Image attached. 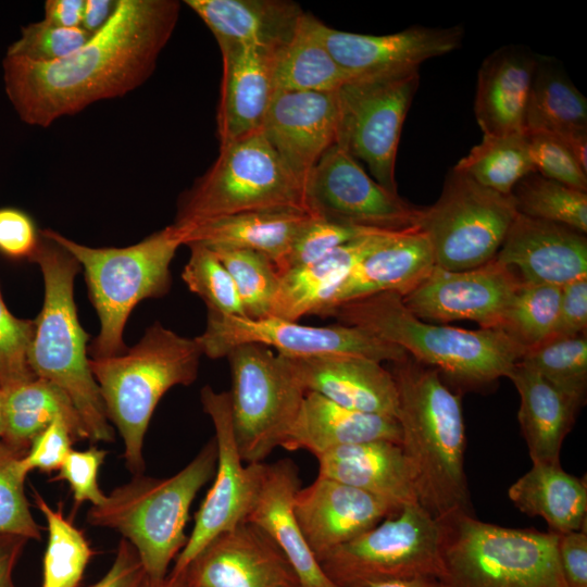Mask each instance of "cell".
<instances>
[{"label":"cell","instance_id":"obj_1","mask_svg":"<svg viewBox=\"0 0 587 587\" xmlns=\"http://www.w3.org/2000/svg\"><path fill=\"white\" fill-rule=\"evenodd\" d=\"M176 0H117L105 25L73 53L39 63L4 55L5 95L20 120L49 127L141 86L177 24Z\"/></svg>","mask_w":587,"mask_h":587},{"label":"cell","instance_id":"obj_2","mask_svg":"<svg viewBox=\"0 0 587 587\" xmlns=\"http://www.w3.org/2000/svg\"><path fill=\"white\" fill-rule=\"evenodd\" d=\"M390 373L398 391L400 445L413 474L419 504L436 520L457 511L472 513L460 396L444 384L436 369L409 354L394 362Z\"/></svg>","mask_w":587,"mask_h":587},{"label":"cell","instance_id":"obj_3","mask_svg":"<svg viewBox=\"0 0 587 587\" xmlns=\"http://www.w3.org/2000/svg\"><path fill=\"white\" fill-rule=\"evenodd\" d=\"M332 316L401 347L415 361L469 388L507 377L526 351L502 328L469 330L427 323L411 313L395 292L344 303Z\"/></svg>","mask_w":587,"mask_h":587},{"label":"cell","instance_id":"obj_4","mask_svg":"<svg viewBox=\"0 0 587 587\" xmlns=\"http://www.w3.org/2000/svg\"><path fill=\"white\" fill-rule=\"evenodd\" d=\"M29 260L41 270L45 298L41 311L34 320L28 365L36 377L53 383L67 395L88 432L89 440L112 442L114 429L89 366V335L79 323L74 299V280L80 265L41 230Z\"/></svg>","mask_w":587,"mask_h":587},{"label":"cell","instance_id":"obj_5","mask_svg":"<svg viewBox=\"0 0 587 587\" xmlns=\"http://www.w3.org/2000/svg\"><path fill=\"white\" fill-rule=\"evenodd\" d=\"M201 355L196 338L155 322L123 353L89 358L108 420L122 437L123 458L134 475L143 474L145 436L159 401L174 386L197 379Z\"/></svg>","mask_w":587,"mask_h":587},{"label":"cell","instance_id":"obj_6","mask_svg":"<svg viewBox=\"0 0 587 587\" xmlns=\"http://www.w3.org/2000/svg\"><path fill=\"white\" fill-rule=\"evenodd\" d=\"M216 459L212 438L176 474L166 478L135 475L113 489L102 504L89 509L87 522L120 533L135 548L149 578L161 582L187 542L190 507L214 476Z\"/></svg>","mask_w":587,"mask_h":587},{"label":"cell","instance_id":"obj_7","mask_svg":"<svg viewBox=\"0 0 587 587\" xmlns=\"http://www.w3.org/2000/svg\"><path fill=\"white\" fill-rule=\"evenodd\" d=\"M41 233L68 251L84 270L90 302L100 323L99 333L88 348L90 358L126 351L123 333L133 309L140 301L163 297L171 289V263L183 245L178 228L171 224L123 248H92L52 229Z\"/></svg>","mask_w":587,"mask_h":587},{"label":"cell","instance_id":"obj_8","mask_svg":"<svg viewBox=\"0 0 587 587\" xmlns=\"http://www.w3.org/2000/svg\"><path fill=\"white\" fill-rule=\"evenodd\" d=\"M438 521L445 587H566L557 533L502 527L463 511Z\"/></svg>","mask_w":587,"mask_h":587},{"label":"cell","instance_id":"obj_9","mask_svg":"<svg viewBox=\"0 0 587 587\" xmlns=\"http://www.w3.org/2000/svg\"><path fill=\"white\" fill-rule=\"evenodd\" d=\"M282 209L309 212L304 188L260 132L220 147L211 167L180 195L173 224L186 227L242 212Z\"/></svg>","mask_w":587,"mask_h":587},{"label":"cell","instance_id":"obj_10","mask_svg":"<svg viewBox=\"0 0 587 587\" xmlns=\"http://www.w3.org/2000/svg\"><path fill=\"white\" fill-rule=\"evenodd\" d=\"M320 564L339 587H371L414 578H441V527L419 503L402 507L327 553Z\"/></svg>","mask_w":587,"mask_h":587},{"label":"cell","instance_id":"obj_11","mask_svg":"<svg viewBox=\"0 0 587 587\" xmlns=\"http://www.w3.org/2000/svg\"><path fill=\"white\" fill-rule=\"evenodd\" d=\"M226 358L232 377V426L239 454L247 464L264 462L282 447L305 391L283 358L268 347L243 344Z\"/></svg>","mask_w":587,"mask_h":587},{"label":"cell","instance_id":"obj_12","mask_svg":"<svg viewBox=\"0 0 587 587\" xmlns=\"http://www.w3.org/2000/svg\"><path fill=\"white\" fill-rule=\"evenodd\" d=\"M516 214L512 195L452 168L437 201L422 208L417 228L429 240L436 266L463 271L496 257Z\"/></svg>","mask_w":587,"mask_h":587},{"label":"cell","instance_id":"obj_13","mask_svg":"<svg viewBox=\"0 0 587 587\" xmlns=\"http://www.w3.org/2000/svg\"><path fill=\"white\" fill-rule=\"evenodd\" d=\"M419 68L358 77L337 90L336 143L363 161L374 178L398 193L396 157L402 125L419 88Z\"/></svg>","mask_w":587,"mask_h":587},{"label":"cell","instance_id":"obj_14","mask_svg":"<svg viewBox=\"0 0 587 587\" xmlns=\"http://www.w3.org/2000/svg\"><path fill=\"white\" fill-rule=\"evenodd\" d=\"M195 338L202 354L211 359L226 357L243 344L273 347L277 354L288 358L351 354L394 363L408 355L401 347L357 326H309L275 316L255 320L207 315L203 333Z\"/></svg>","mask_w":587,"mask_h":587},{"label":"cell","instance_id":"obj_15","mask_svg":"<svg viewBox=\"0 0 587 587\" xmlns=\"http://www.w3.org/2000/svg\"><path fill=\"white\" fill-rule=\"evenodd\" d=\"M304 195L312 215L375 230L417 228L422 212L421 207L387 190L369 176L358 160L337 143L312 170Z\"/></svg>","mask_w":587,"mask_h":587},{"label":"cell","instance_id":"obj_16","mask_svg":"<svg viewBox=\"0 0 587 587\" xmlns=\"http://www.w3.org/2000/svg\"><path fill=\"white\" fill-rule=\"evenodd\" d=\"M200 400L214 427L216 467L214 482L195 515L192 530L170 572L174 576L215 537L247 521L262 463L243 465L232 426L228 391L204 386Z\"/></svg>","mask_w":587,"mask_h":587},{"label":"cell","instance_id":"obj_17","mask_svg":"<svg viewBox=\"0 0 587 587\" xmlns=\"http://www.w3.org/2000/svg\"><path fill=\"white\" fill-rule=\"evenodd\" d=\"M522 282L495 258L484 265L448 271L434 266L403 304L423 321H472L480 328H500Z\"/></svg>","mask_w":587,"mask_h":587},{"label":"cell","instance_id":"obj_18","mask_svg":"<svg viewBox=\"0 0 587 587\" xmlns=\"http://www.w3.org/2000/svg\"><path fill=\"white\" fill-rule=\"evenodd\" d=\"M176 576L184 587H301L276 542L248 521L215 537Z\"/></svg>","mask_w":587,"mask_h":587},{"label":"cell","instance_id":"obj_19","mask_svg":"<svg viewBox=\"0 0 587 587\" xmlns=\"http://www.w3.org/2000/svg\"><path fill=\"white\" fill-rule=\"evenodd\" d=\"M320 33L334 60L351 79L419 68L422 62L458 49L464 36L461 25H415L394 34L366 35L335 29L323 22Z\"/></svg>","mask_w":587,"mask_h":587},{"label":"cell","instance_id":"obj_20","mask_svg":"<svg viewBox=\"0 0 587 587\" xmlns=\"http://www.w3.org/2000/svg\"><path fill=\"white\" fill-rule=\"evenodd\" d=\"M338 118L337 90H276L261 132L304 188L320 159L336 145Z\"/></svg>","mask_w":587,"mask_h":587},{"label":"cell","instance_id":"obj_21","mask_svg":"<svg viewBox=\"0 0 587 587\" xmlns=\"http://www.w3.org/2000/svg\"><path fill=\"white\" fill-rule=\"evenodd\" d=\"M399 510L382 498L321 475L299 488L294 499L300 529L319 561Z\"/></svg>","mask_w":587,"mask_h":587},{"label":"cell","instance_id":"obj_22","mask_svg":"<svg viewBox=\"0 0 587 587\" xmlns=\"http://www.w3.org/2000/svg\"><path fill=\"white\" fill-rule=\"evenodd\" d=\"M495 259L524 284L563 287L587 276V237L570 226L517 213Z\"/></svg>","mask_w":587,"mask_h":587},{"label":"cell","instance_id":"obj_23","mask_svg":"<svg viewBox=\"0 0 587 587\" xmlns=\"http://www.w3.org/2000/svg\"><path fill=\"white\" fill-rule=\"evenodd\" d=\"M280 357L305 392H316L351 410L397 419V386L380 362L351 354Z\"/></svg>","mask_w":587,"mask_h":587},{"label":"cell","instance_id":"obj_24","mask_svg":"<svg viewBox=\"0 0 587 587\" xmlns=\"http://www.w3.org/2000/svg\"><path fill=\"white\" fill-rule=\"evenodd\" d=\"M299 486L298 467L292 460L262 462L247 521L276 542L297 573L301 587H339L323 571L296 519L294 499Z\"/></svg>","mask_w":587,"mask_h":587},{"label":"cell","instance_id":"obj_25","mask_svg":"<svg viewBox=\"0 0 587 587\" xmlns=\"http://www.w3.org/2000/svg\"><path fill=\"white\" fill-rule=\"evenodd\" d=\"M222 80L216 113L220 147L262 130L275 92L272 54L242 45H221Z\"/></svg>","mask_w":587,"mask_h":587},{"label":"cell","instance_id":"obj_26","mask_svg":"<svg viewBox=\"0 0 587 587\" xmlns=\"http://www.w3.org/2000/svg\"><path fill=\"white\" fill-rule=\"evenodd\" d=\"M435 266L432 246L419 228L394 233L357 263L333 296L327 315L344 303L383 292L403 297Z\"/></svg>","mask_w":587,"mask_h":587},{"label":"cell","instance_id":"obj_27","mask_svg":"<svg viewBox=\"0 0 587 587\" xmlns=\"http://www.w3.org/2000/svg\"><path fill=\"white\" fill-rule=\"evenodd\" d=\"M221 45H242L276 53L295 35L304 15L287 0H186Z\"/></svg>","mask_w":587,"mask_h":587},{"label":"cell","instance_id":"obj_28","mask_svg":"<svg viewBox=\"0 0 587 587\" xmlns=\"http://www.w3.org/2000/svg\"><path fill=\"white\" fill-rule=\"evenodd\" d=\"M537 55L521 46H505L489 54L477 74L474 103L484 135L525 130L526 110Z\"/></svg>","mask_w":587,"mask_h":587},{"label":"cell","instance_id":"obj_29","mask_svg":"<svg viewBox=\"0 0 587 587\" xmlns=\"http://www.w3.org/2000/svg\"><path fill=\"white\" fill-rule=\"evenodd\" d=\"M319 475L382 498L398 509L419 503L400 444L376 440L341 446L317 457Z\"/></svg>","mask_w":587,"mask_h":587},{"label":"cell","instance_id":"obj_30","mask_svg":"<svg viewBox=\"0 0 587 587\" xmlns=\"http://www.w3.org/2000/svg\"><path fill=\"white\" fill-rule=\"evenodd\" d=\"M394 233L366 234L312 264L278 273L279 285L270 316L294 322L311 314L326 317L333 296L352 267Z\"/></svg>","mask_w":587,"mask_h":587},{"label":"cell","instance_id":"obj_31","mask_svg":"<svg viewBox=\"0 0 587 587\" xmlns=\"http://www.w3.org/2000/svg\"><path fill=\"white\" fill-rule=\"evenodd\" d=\"M376 440L400 444L396 417L351 410L307 391L282 448L317 457L337 447Z\"/></svg>","mask_w":587,"mask_h":587},{"label":"cell","instance_id":"obj_32","mask_svg":"<svg viewBox=\"0 0 587 587\" xmlns=\"http://www.w3.org/2000/svg\"><path fill=\"white\" fill-rule=\"evenodd\" d=\"M312 214L282 209L260 210L221 216L178 227L183 245L214 249L250 250L267 257L277 267L297 234Z\"/></svg>","mask_w":587,"mask_h":587},{"label":"cell","instance_id":"obj_33","mask_svg":"<svg viewBox=\"0 0 587 587\" xmlns=\"http://www.w3.org/2000/svg\"><path fill=\"white\" fill-rule=\"evenodd\" d=\"M507 377L520 395L517 419L532 462L560 463L561 446L580 407L520 362Z\"/></svg>","mask_w":587,"mask_h":587},{"label":"cell","instance_id":"obj_34","mask_svg":"<svg viewBox=\"0 0 587 587\" xmlns=\"http://www.w3.org/2000/svg\"><path fill=\"white\" fill-rule=\"evenodd\" d=\"M508 496L521 512L542 517L550 532H586V484L566 473L560 463L533 462L530 470L510 486Z\"/></svg>","mask_w":587,"mask_h":587},{"label":"cell","instance_id":"obj_35","mask_svg":"<svg viewBox=\"0 0 587 587\" xmlns=\"http://www.w3.org/2000/svg\"><path fill=\"white\" fill-rule=\"evenodd\" d=\"M320 24V20L304 13L289 42L273 54L275 91L329 92L351 79L323 42Z\"/></svg>","mask_w":587,"mask_h":587},{"label":"cell","instance_id":"obj_36","mask_svg":"<svg viewBox=\"0 0 587 587\" xmlns=\"http://www.w3.org/2000/svg\"><path fill=\"white\" fill-rule=\"evenodd\" d=\"M5 391L2 441L25 452L34 438L55 419H64L75 441L89 440L88 432L67 395L53 383L36 377ZM25 454V453H24Z\"/></svg>","mask_w":587,"mask_h":587},{"label":"cell","instance_id":"obj_37","mask_svg":"<svg viewBox=\"0 0 587 587\" xmlns=\"http://www.w3.org/2000/svg\"><path fill=\"white\" fill-rule=\"evenodd\" d=\"M525 130L547 133L559 139L587 132V100L552 58L537 57Z\"/></svg>","mask_w":587,"mask_h":587},{"label":"cell","instance_id":"obj_38","mask_svg":"<svg viewBox=\"0 0 587 587\" xmlns=\"http://www.w3.org/2000/svg\"><path fill=\"white\" fill-rule=\"evenodd\" d=\"M453 168L502 195H511L524 176L536 172L526 132L484 135Z\"/></svg>","mask_w":587,"mask_h":587},{"label":"cell","instance_id":"obj_39","mask_svg":"<svg viewBox=\"0 0 587 587\" xmlns=\"http://www.w3.org/2000/svg\"><path fill=\"white\" fill-rule=\"evenodd\" d=\"M35 502L47 522L48 540L42 561L41 587H78L92 550L84 533L35 492Z\"/></svg>","mask_w":587,"mask_h":587},{"label":"cell","instance_id":"obj_40","mask_svg":"<svg viewBox=\"0 0 587 587\" xmlns=\"http://www.w3.org/2000/svg\"><path fill=\"white\" fill-rule=\"evenodd\" d=\"M511 195L517 213L587 233V192L532 172L514 186Z\"/></svg>","mask_w":587,"mask_h":587},{"label":"cell","instance_id":"obj_41","mask_svg":"<svg viewBox=\"0 0 587 587\" xmlns=\"http://www.w3.org/2000/svg\"><path fill=\"white\" fill-rule=\"evenodd\" d=\"M579 407L587 392V336L552 337L529 348L519 361Z\"/></svg>","mask_w":587,"mask_h":587},{"label":"cell","instance_id":"obj_42","mask_svg":"<svg viewBox=\"0 0 587 587\" xmlns=\"http://www.w3.org/2000/svg\"><path fill=\"white\" fill-rule=\"evenodd\" d=\"M562 287L522 283L504 314L501 327L525 350L549 339L554 330Z\"/></svg>","mask_w":587,"mask_h":587},{"label":"cell","instance_id":"obj_43","mask_svg":"<svg viewBox=\"0 0 587 587\" xmlns=\"http://www.w3.org/2000/svg\"><path fill=\"white\" fill-rule=\"evenodd\" d=\"M232 276L248 319L270 316L279 285L275 264L265 255L241 249L212 250Z\"/></svg>","mask_w":587,"mask_h":587},{"label":"cell","instance_id":"obj_44","mask_svg":"<svg viewBox=\"0 0 587 587\" xmlns=\"http://www.w3.org/2000/svg\"><path fill=\"white\" fill-rule=\"evenodd\" d=\"M190 255L182 278L205 304L208 315L247 317L234 280L216 254L201 245H189Z\"/></svg>","mask_w":587,"mask_h":587},{"label":"cell","instance_id":"obj_45","mask_svg":"<svg viewBox=\"0 0 587 587\" xmlns=\"http://www.w3.org/2000/svg\"><path fill=\"white\" fill-rule=\"evenodd\" d=\"M23 455L0 440V535L38 540L41 527L30 512L24 491L26 475L18 464Z\"/></svg>","mask_w":587,"mask_h":587},{"label":"cell","instance_id":"obj_46","mask_svg":"<svg viewBox=\"0 0 587 587\" xmlns=\"http://www.w3.org/2000/svg\"><path fill=\"white\" fill-rule=\"evenodd\" d=\"M373 232L376 230L339 224L311 215L276 268L280 273L312 264L340 246Z\"/></svg>","mask_w":587,"mask_h":587},{"label":"cell","instance_id":"obj_47","mask_svg":"<svg viewBox=\"0 0 587 587\" xmlns=\"http://www.w3.org/2000/svg\"><path fill=\"white\" fill-rule=\"evenodd\" d=\"M91 36L82 27L63 28L43 20L33 22L22 27L20 37L9 46L5 55L49 63L73 53Z\"/></svg>","mask_w":587,"mask_h":587},{"label":"cell","instance_id":"obj_48","mask_svg":"<svg viewBox=\"0 0 587 587\" xmlns=\"http://www.w3.org/2000/svg\"><path fill=\"white\" fill-rule=\"evenodd\" d=\"M35 330L34 320L15 317L8 310L0 291V388L7 390L36 378L27 353Z\"/></svg>","mask_w":587,"mask_h":587},{"label":"cell","instance_id":"obj_49","mask_svg":"<svg viewBox=\"0 0 587 587\" xmlns=\"http://www.w3.org/2000/svg\"><path fill=\"white\" fill-rule=\"evenodd\" d=\"M526 136L537 173L587 192V172L558 138L542 132H526Z\"/></svg>","mask_w":587,"mask_h":587},{"label":"cell","instance_id":"obj_50","mask_svg":"<svg viewBox=\"0 0 587 587\" xmlns=\"http://www.w3.org/2000/svg\"><path fill=\"white\" fill-rule=\"evenodd\" d=\"M107 457V451L90 447L86 450H71L54 480L68 484L76 505L89 501L92 507L102 504L107 495L98 484V473Z\"/></svg>","mask_w":587,"mask_h":587},{"label":"cell","instance_id":"obj_51","mask_svg":"<svg viewBox=\"0 0 587 587\" xmlns=\"http://www.w3.org/2000/svg\"><path fill=\"white\" fill-rule=\"evenodd\" d=\"M76 442L68 423L58 417L40 432L32 441L29 449L20 459V467L27 475L39 470L50 473L61 467Z\"/></svg>","mask_w":587,"mask_h":587},{"label":"cell","instance_id":"obj_52","mask_svg":"<svg viewBox=\"0 0 587 587\" xmlns=\"http://www.w3.org/2000/svg\"><path fill=\"white\" fill-rule=\"evenodd\" d=\"M39 241L33 218L15 208L0 209V252L12 259H30Z\"/></svg>","mask_w":587,"mask_h":587},{"label":"cell","instance_id":"obj_53","mask_svg":"<svg viewBox=\"0 0 587 587\" xmlns=\"http://www.w3.org/2000/svg\"><path fill=\"white\" fill-rule=\"evenodd\" d=\"M586 330L587 276H583L562 287L559 315L550 338L586 335Z\"/></svg>","mask_w":587,"mask_h":587},{"label":"cell","instance_id":"obj_54","mask_svg":"<svg viewBox=\"0 0 587 587\" xmlns=\"http://www.w3.org/2000/svg\"><path fill=\"white\" fill-rule=\"evenodd\" d=\"M150 583L135 548L122 538L111 567L89 587H149Z\"/></svg>","mask_w":587,"mask_h":587},{"label":"cell","instance_id":"obj_55","mask_svg":"<svg viewBox=\"0 0 587 587\" xmlns=\"http://www.w3.org/2000/svg\"><path fill=\"white\" fill-rule=\"evenodd\" d=\"M558 555L566 587H587V535L575 530L558 534Z\"/></svg>","mask_w":587,"mask_h":587},{"label":"cell","instance_id":"obj_56","mask_svg":"<svg viewBox=\"0 0 587 587\" xmlns=\"http://www.w3.org/2000/svg\"><path fill=\"white\" fill-rule=\"evenodd\" d=\"M83 10L84 0H47L43 21L63 28L80 27Z\"/></svg>","mask_w":587,"mask_h":587},{"label":"cell","instance_id":"obj_57","mask_svg":"<svg viewBox=\"0 0 587 587\" xmlns=\"http://www.w3.org/2000/svg\"><path fill=\"white\" fill-rule=\"evenodd\" d=\"M27 539L12 535H0V587H14L13 569Z\"/></svg>","mask_w":587,"mask_h":587},{"label":"cell","instance_id":"obj_58","mask_svg":"<svg viewBox=\"0 0 587 587\" xmlns=\"http://www.w3.org/2000/svg\"><path fill=\"white\" fill-rule=\"evenodd\" d=\"M117 1L84 0L80 27L93 35L100 30L113 14Z\"/></svg>","mask_w":587,"mask_h":587},{"label":"cell","instance_id":"obj_59","mask_svg":"<svg viewBox=\"0 0 587 587\" xmlns=\"http://www.w3.org/2000/svg\"><path fill=\"white\" fill-rule=\"evenodd\" d=\"M371 587H445L436 577H414L397 579L373 585Z\"/></svg>","mask_w":587,"mask_h":587},{"label":"cell","instance_id":"obj_60","mask_svg":"<svg viewBox=\"0 0 587 587\" xmlns=\"http://www.w3.org/2000/svg\"><path fill=\"white\" fill-rule=\"evenodd\" d=\"M149 587H179V578L167 574V576L161 582L151 580Z\"/></svg>","mask_w":587,"mask_h":587},{"label":"cell","instance_id":"obj_61","mask_svg":"<svg viewBox=\"0 0 587 587\" xmlns=\"http://www.w3.org/2000/svg\"><path fill=\"white\" fill-rule=\"evenodd\" d=\"M5 391L0 388V440L3 438L4 428H5Z\"/></svg>","mask_w":587,"mask_h":587},{"label":"cell","instance_id":"obj_62","mask_svg":"<svg viewBox=\"0 0 587 587\" xmlns=\"http://www.w3.org/2000/svg\"><path fill=\"white\" fill-rule=\"evenodd\" d=\"M177 577H178V576H177ZM178 578H179V577H178ZM179 587H184V586L182 585L180 580H179Z\"/></svg>","mask_w":587,"mask_h":587}]
</instances>
